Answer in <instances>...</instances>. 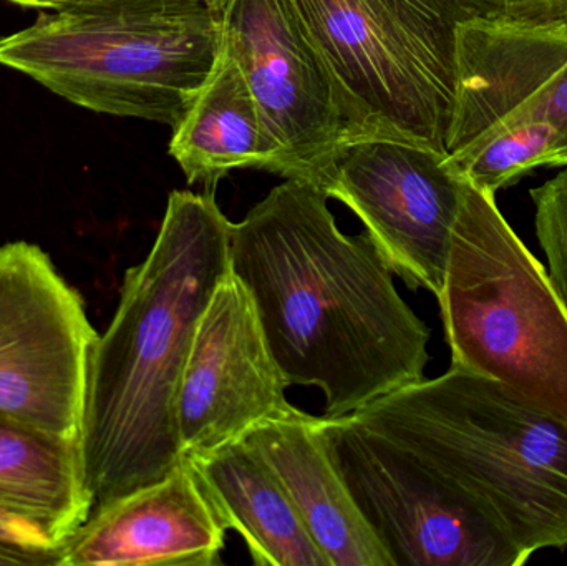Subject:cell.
I'll use <instances>...</instances> for the list:
<instances>
[{"mask_svg": "<svg viewBox=\"0 0 567 566\" xmlns=\"http://www.w3.org/2000/svg\"><path fill=\"white\" fill-rule=\"evenodd\" d=\"M327 199L284 179L231 223V272L289 385H316L323 415L343 418L425 379L432 332L370 236L343 235Z\"/></svg>", "mask_w": 567, "mask_h": 566, "instance_id": "cell-1", "label": "cell"}, {"mask_svg": "<svg viewBox=\"0 0 567 566\" xmlns=\"http://www.w3.org/2000/svg\"><path fill=\"white\" fill-rule=\"evenodd\" d=\"M231 272V222L215 192L169 193L146 258L125 272L90 366L79 454L92 512L183 462L179 381L199 316Z\"/></svg>", "mask_w": 567, "mask_h": 566, "instance_id": "cell-2", "label": "cell"}, {"mask_svg": "<svg viewBox=\"0 0 567 566\" xmlns=\"http://www.w3.org/2000/svg\"><path fill=\"white\" fill-rule=\"evenodd\" d=\"M466 495L529 558L567 545V422L450 368L355 412Z\"/></svg>", "mask_w": 567, "mask_h": 566, "instance_id": "cell-3", "label": "cell"}, {"mask_svg": "<svg viewBox=\"0 0 567 566\" xmlns=\"http://www.w3.org/2000/svg\"><path fill=\"white\" fill-rule=\"evenodd\" d=\"M212 0H89L0 39V65L73 105L175 128L221 47Z\"/></svg>", "mask_w": 567, "mask_h": 566, "instance_id": "cell-4", "label": "cell"}, {"mask_svg": "<svg viewBox=\"0 0 567 566\" xmlns=\"http://www.w3.org/2000/svg\"><path fill=\"white\" fill-rule=\"evenodd\" d=\"M452 368L493 379L567 422V312L495 195L465 179L442 291Z\"/></svg>", "mask_w": 567, "mask_h": 566, "instance_id": "cell-5", "label": "cell"}, {"mask_svg": "<svg viewBox=\"0 0 567 566\" xmlns=\"http://www.w3.org/2000/svg\"><path fill=\"white\" fill-rule=\"evenodd\" d=\"M332 75L343 142L392 138L446 155L456 27L445 0H290Z\"/></svg>", "mask_w": 567, "mask_h": 566, "instance_id": "cell-6", "label": "cell"}, {"mask_svg": "<svg viewBox=\"0 0 567 566\" xmlns=\"http://www.w3.org/2000/svg\"><path fill=\"white\" fill-rule=\"evenodd\" d=\"M323 442L393 566H519L529 560L452 482L355 415L319 418Z\"/></svg>", "mask_w": 567, "mask_h": 566, "instance_id": "cell-7", "label": "cell"}, {"mask_svg": "<svg viewBox=\"0 0 567 566\" xmlns=\"http://www.w3.org/2000/svg\"><path fill=\"white\" fill-rule=\"evenodd\" d=\"M99 336L40 246H0V415L79 444Z\"/></svg>", "mask_w": 567, "mask_h": 566, "instance_id": "cell-8", "label": "cell"}, {"mask_svg": "<svg viewBox=\"0 0 567 566\" xmlns=\"http://www.w3.org/2000/svg\"><path fill=\"white\" fill-rule=\"evenodd\" d=\"M465 179L446 155L392 138L342 143L323 183L365 226L393 275L439 296Z\"/></svg>", "mask_w": 567, "mask_h": 566, "instance_id": "cell-9", "label": "cell"}, {"mask_svg": "<svg viewBox=\"0 0 567 566\" xmlns=\"http://www.w3.org/2000/svg\"><path fill=\"white\" fill-rule=\"evenodd\" d=\"M226 45L238 60L284 179L322 192L343 142L332 75L290 0H212Z\"/></svg>", "mask_w": 567, "mask_h": 566, "instance_id": "cell-10", "label": "cell"}, {"mask_svg": "<svg viewBox=\"0 0 567 566\" xmlns=\"http://www.w3.org/2000/svg\"><path fill=\"white\" fill-rule=\"evenodd\" d=\"M287 388L255 301L229 272L199 316L183 368L176 401L183 457L245 441L292 405Z\"/></svg>", "mask_w": 567, "mask_h": 566, "instance_id": "cell-11", "label": "cell"}, {"mask_svg": "<svg viewBox=\"0 0 567 566\" xmlns=\"http://www.w3.org/2000/svg\"><path fill=\"white\" fill-rule=\"evenodd\" d=\"M228 528L192 465L96 508L73 534L63 566H215Z\"/></svg>", "mask_w": 567, "mask_h": 566, "instance_id": "cell-12", "label": "cell"}, {"mask_svg": "<svg viewBox=\"0 0 567 566\" xmlns=\"http://www.w3.org/2000/svg\"><path fill=\"white\" fill-rule=\"evenodd\" d=\"M330 566H393L340 477L319 418L290 405L248 435Z\"/></svg>", "mask_w": 567, "mask_h": 566, "instance_id": "cell-13", "label": "cell"}, {"mask_svg": "<svg viewBox=\"0 0 567 566\" xmlns=\"http://www.w3.org/2000/svg\"><path fill=\"white\" fill-rule=\"evenodd\" d=\"M183 459L225 527L241 535L256 565L330 566L281 482L248 439Z\"/></svg>", "mask_w": 567, "mask_h": 566, "instance_id": "cell-14", "label": "cell"}, {"mask_svg": "<svg viewBox=\"0 0 567 566\" xmlns=\"http://www.w3.org/2000/svg\"><path fill=\"white\" fill-rule=\"evenodd\" d=\"M172 130L169 155L185 173L188 185L203 183L215 192L233 169L281 173L278 146L225 39L212 73Z\"/></svg>", "mask_w": 567, "mask_h": 566, "instance_id": "cell-15", "label": "cell"}, {"mask_svg": "<svg viewBox=\"0 0 567 566\" xmlns=\"http://www.w3.org/2000/svg\"><path fill=\"white\" fill-rule=\"evenodd\" d=\"M0 512L73 537L92 514L79 444L0 415Z\"/></svg>", "mask_w": 567, "mask_h": 566, "instance_id": "cell-16", "label": "cell"}, {"mask_svg": "<svg viewBox=\"0 0 567 566\" xmlns=\"http://www.w3.org/2000/svg\"><path fill=\"white\" fill-rule=\"evenodd\" d=\"M561 153V138L549 123L523 122L496 130L446 163L475 188L496 195L536 166L559 165Z\"/></svg>", "mask_w": 567, "mask_h": 566, "instance_id": "cell-17", "label": "cell"}, {"mask_svg": "<svg viewBox=\"0 0 567 566\" xmlns=\"http://www.w3.org/2000/svg\"><path fill=\"white\" fill-rule=\"evenodd\" d=\"M536 235L548 259V275L567 312V168L532 189Z\"/></svg>", "mask_w": 567, "mask_h": 566, "instance_id": "cell-18", "label": "cell"}, {"mask_svg": "<svg viewBox=\"0 0 567 566\" xmlns=\"http://www.w3.org/2000/svg\"><path fill=\"white\" fill-rule=\"evenodd\" d=\"M72 535L0 512V565L63 566Z\"/></svg>", "mask_w": 567, "mask_h": 566, "instance_id": "cell-19", "label": "cell"}, {"mask_svg": "<svg viewBox=\"0 0 567 566\" xmlns=\"http://www.w3.org/2000/svg\"><path fill=\"white\" fill-rule=\"evenodd\" d=\"M460 22L508 19L561 25L567 30V0H445Z\"/></svg>", "mask_w": 567, "mask_h": 566, "instance_id": "cell-20", "label": "cell"}, {"mask_svg": "<svg viewBox=\"0 0 567 566\" xmlns=\"http://www.w3.org/2000/svg\"><path fill=\"white\" fill-rule=\"evenodd\" d=\"M523 122L549 123V125L556 130V133H558L563 143V153L561 159H559V165L567 166V63L561 70L556 72V75L553 76L548 83H545V85L539 89V92H536L535 95H533V99L529 100V102L526 103V105L523 106L516 115L506 120L502 125L496 126L492 132L486 133L483 138L492 135L496 130L503 128V126L515 125V123ZM482 140H478V142H482ZM470 148H472V146H470Z\"/></svg>", "mask_w": 567, "mask_h": 566, "instance_id": "cell-21", "label": "cell"}, {"mask_svg": "<svg viewBox=\"0 0 567 566\" xmlns=\"http://www.w3.org/2000/svg\"><path fill=\"white\" fill-rule=\"evenodd\" d=\"M9 2L29 7V9L63 10L89 2V0H9Z\"/></svg>", "mask_w": 567, "mask_h": 566, "instance_id": "cell-22", "label": "cell"}]
</instances>
